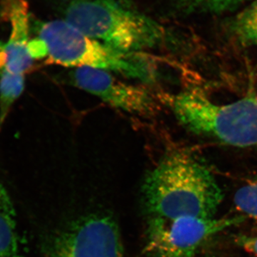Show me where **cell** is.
I'll use <instances>...</instances> for the list:
<instances>
[{"instance_id": "13", "label": "cell", "mask_w": 257, "mask_h": 257, "mask_svg": "<svg viewBox=\"0 0 257 257\" xmlns=\"http://www.w3.org/2000/svg\"><path fill=\"white\" fill-rule=\"evenodd\" d=\"M234 203L241 215L257 219V181L246 184L235 193Z\"/></svg>"}, {"instance_id": "8", "label": "cell", "mask_w": 257, "mask_h": 257, "mask_svg": "<svg viewBox=\"0 0 257 257\" xmlns=\"http://www.w3.org/2000/svg\"><path fill=\"white\" fill-rule=\"evenodd\" d=\"M5 14L11 26L6 42H0V76L25 75L33 64L29 45L30 13L27 0H5Z\"/></svg>"}, {"instance_id": "10", "label": "cell", "mask_w": 257, "mask_h": 257, "mask_svg": "<svg viewBox=\"0 0 257 257\" xmlns=\"http://www.w3.org/2000/svg\"><path fill=\"white\" fill-rule=\"evenodd\" d=\"M231 35L241 45L257 46V0H253L230 24Z\"/></svg>"}, {"instance_id": "7", "label": "cell", "mask_w": 257, "mask_h": 257, "mask_svg": "<svg viewBox=\"0 0 257 257\" xmlns=\"http://www.w3.org/2000/svg\"><path fill=\"white\" fill-rule=\"evenodd\" d=\"M72 79L79 89L128 114L149 118L160 110L157 97L148 88L123 82L110 72L79 67L72 72Z\"/></svg>"}, {"instance_id": "3", "label": "cell", "mask_w": 257, "mask_h": 257, "mask_svg": "<svg viewBox=\"0 0 257 257\" xmlns=\"http://www.w3.org/2000/svg\"><path fill=\"white\" fill-rule=\"evenodd\" d=\"M38 35L45 44L48 63L117 72L143 82L155 80L156 69L148 54L116 50L88 37L65 20L44 23Z\"/></svg>"}, {"instance_id": "5", "label": "cell", "mask_w": 257, "mask_h": 257, "mask_svg": "<svg viewBox=\"0 0 257 257\" xmlns=\"http://www.w3.org/2000/svg\"><path fill=\"white\" fill-rule=\"evenodd\" d=\"M245 219L241 214L220 219L185 217L145 222V251L148 257H196L209 238Z\"/></svg>"}, {"instance_id": "9", "label": "cell", "mask_w": 257, "mask_h": 257, "mask_svg": "<svg viewBox=\"0 0 257 257\" xmlns=\"http://www.w3.org/2000/svg\"><path fill=\"white\" fill-rule=\"evenodd\" d=\"M0 257H24L13 202L0 182Z\"/></svg>"}, {"instance_id": "4", "label": "cell", "mask_w": 257, "mask_h": 257, "mask_svg": "<svg viewBox=\"0 0 257 257\" xmlns=\"http://www.w3.org/2000/svg\"><path fill=\"white\" fill-rule=\"evenodd\" d=\"M165 99L179 121L193 133L233 147L257 145V96L253 92L226 104L213 102L196 90Z\"/></svg>"}, {"instance_id": "14", "label": "cell", "mask_w": 257, "mask_h": 257, "mask_svg": "<svg viewBox=\"0 0 257 257\" xmlns=\"http://www.w3.org/2000/svg\"><path fill=\"white\" fill-rule=\"evenodd\" d=\"M235 241L245 251L257 256V236L239 235L235 238Z\"/></svg>"}, {"instance_id": "11", "label": "cell", "mask_w": 257, "mask_h": 257, "mask_svg": "<svg viewBox=\"0 0 257 257\" xmlns=\"http://www.w3.org/2000/svg\"><path fill=\"white\" fill-rule=\"evenodd\" d=\"M25 75L4 73L0 76V128L15 101L25 89Z\"/></svg>"}, {"instance_id": "6", "label": "cell", "mask_w": 257, "mask_h": 257, "mask_svg": "<svg viewBox=\"0 0 257 257\" xmlns=\"http://www.w3.org/2000/svg\"><path fill=\"white\" fill-rule=\"evenodd\" d=\"M51 257H123L117 224L104 214L81 218L57 236Z\"/></svg>"}, {"instance_id": "1", "label": "cell", "mask_w": 257, "mask_h": 257, "mask_svg": "<svg viewBox=\"0 0 257 257\" xmlns=\"http://www.w3.org/2000/svg\"><path fill=\"white\" fill-rule=\"evenodd\" d=\"M223 193L209 170L188 152L172 150L149 172L143 187L145 222L212 219Z\"/></svg>"}, {"instance_id": "2", "label": "cell", "mask_w": 257, "mask_h": 257, "mask_svg": "<svg viewBox=\"0 0 257 257\" xmlns=\"http://www.w3.org/2000/svg\"><path fill=\"white\" fill-rule=\"evenodd\" d=\"M64 17L88 37L121 52H145L166 39L160 24L121 0H71Z\"/></svg>"}, {"instance_id": "12", "label": "cell", "mask_w": 257, "mask_h": 257, "mask_svg": "<svg viewBox=\"0 0 257 257\" xmlns=\"http://www.w3.org/2000/svg\"><path fill=\"white\" fill-rule=\"evenodd\" d=\"M253 0H179V5L187 13L219 14L231 11Z\"/></svg>"}]
</instances>
